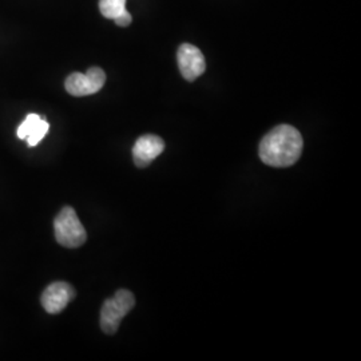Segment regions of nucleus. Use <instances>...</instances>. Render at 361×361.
Here are the masks:
<instances>
[{
    "label": "nucleus",
    "mask_w": 361,
    "mask_h": 361,
    "mask_svg": "<svg viewBox=\"0 0 361 361\" xmlns=\"http://www.w3.org/2000/svg\"><path fill=\"white\" fill-rule=\"evenodd\" d=\"M302 147L304 141L300 131L290 125H280L262 138L258 154L268 166L288 168L298 161Z\"/></svg>",
    "instance_id": "1"
},
{
    "label": "nucleus",
    "mask_w": 361,
    "mask_h": 361,
    "mask_svg": "<svg viewBox=\"0 0 361 361\" xmlns=\"http://www.w3.org/2000/svg\"><path fill=\"white\" fill-rule=\"evenodd\" d=\"M54 231L56 241L65 247H78L83 245L87 240V233L71 207H63L56 216L54 221Z\"/></svg>",
    "instance_id": "2"
},
{
    "label": "nucleus",
    "mask_w": 361,
    "mask_h": 361,
    "mask_svg": "<svg viewBox=\"0 0 361 361\" xmlns=\"http://www.w3.org/2000/svg\"><path fill=\"white\" fill-rule=\"evenodd\" d=\"M135 305L134 295L126 290H118L114 297L104 301L101 310V328L106 335H114L122 319L129 313Z\"/></svg>",
    "instance_id": "3"
},
{
    "label": "nucleus",
    "mask_w": 361,
    "mask_h": 361,
    "mask_svg": "<svg viewBox=\"0 0 361 361\" xmlns=\"http://www.w3.org/2000/svg\"><path fill=\"white\" fill-rule=\"evenodd\" d=\"M106 74L99 67H91L86 74L74 73L66 79V90L74 97H86L95 94L104 87Z\"/></svg>",
    "instance_id": "4"
},
{
    "label": "nucleus",
    "mask_w": 361,
    "mask_h": 361,
    "mask_svg": "<svg viewBox=\"0 0 361 361\" xmlns=\"http://www.w3.org/2000/svg\"><path fill=\"white\" fill-rule=\"evenodd\" d=\"M177 61L182 77L189 82H193L197 78L201 77L207 70L204 54L190 43L180 44L177 52Z\"/></svg>",
    "instance_id": "5"
},
{
    "label": "nucleus",
    "mask_w": 361,
    "mask_h": 361,
    "mask_svg": "<svg viewBox=\"0 0 361 361\" xmlns=\"http://www.w3.org/2000/svg\"><path fill=\"white\" fill-rule=\"evenodd\" d=\"M75 297V289L67 283L58 281L49 285L42 295V307L50 314H58Z\"/></svg>",
    "instance_id": "6"
},
{
    "label": "nucleus",
    "mask_w": 361,
    "mask_h": 361,
    "mask_svg": "<svg viewBox=\"0 0 361 361\" xmlns=\"http://www.w3.org/2000/svg\"><path fill=\"white\" fill-rule=\"evenodd\" d=\"M165 150L162 138L153 134H146L137 140L133 147V159L138 168L149 166L155 158Z\"/></svg>",
    "instance_id": "7"
},
{
    "label": "nucleus",
    "mask_w": 361,
    "mask_h": 361,
    "mask_svg": "<svg viewBox=\"0 0 361 361\" xmlns=\"http://www.w3.org/2000/svg\"><path fill=\"white\" fill-rule=\"evenodd\" d=\"M49 129L50 125L44 118L38 114H28L18 129V138L26 140L27 145L34 147L46 137Z\"/></svg>",
    "instance_id": "8"
},
{
    "label": "nucleus",
    "mask_w": 361,
    "mask_h": 361,
    "mask_svg": "<svg viewBox=\"0 0 361 361\" xmlns=\"http://www.w3.org/2000/svg\"><path fill=\"white\" fill-rule=\"evenodd\" d=\"M99 11L107 19H116L126 11V0H99Z\"/></svg>",
    "instance_id": "9"
},
{
    "label": "nucleus",
    "mask_w": 361,
    "mask_h": 361,
    "mask_svg": "<svg viewBox=\"0 0 361 361\" xmlns=\"http://www.w3.org/2000/svg\"><path fill=\"white\" fill-rule=\"evenodd\" d=\"M131 20H133V18H131V15H130L129 11L126 10L125 13H121L118 18L114 19V22H116V26L119 27H128L130 23H131Z\"/></svg>",
    "instance_id": "10"
}]
</instances>
